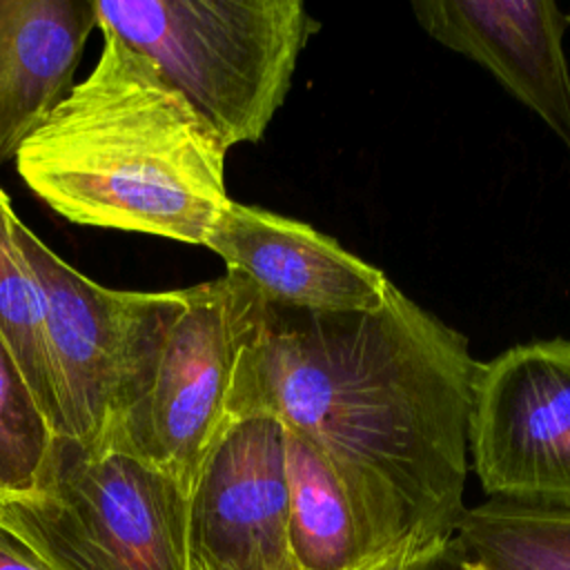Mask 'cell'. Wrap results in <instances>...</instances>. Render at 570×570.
<instances>
[{
  "label": "cell",
  "mask_w": 570,
  "mask_h": 570,
  "mask_svg": "<svg viewBox=\"0 0 570 570\" xmlns=\"http://www.w3.org/2000/svg\"><path fill=\"white\" fill-rule=\"evenodd\" d=\"M476 363L459 330L396 285L374 312L289 309L256 289L225 419H278L347 485L436 543L465 510Z\"/></svg>",
  "instance_id": "6da1fadb"
},
{
  "label": "cell",
  "mask_w": 570,
  "mask_h": 570,
  "mask_svg": "<svg viewBox=\"0 0 570 570\" xmlns=\"http://www.w3.org/2000/svg\"><path fill=\"white\" fill-rule=\"evenodd\" d=\"M89 76L22 142L16 171L76 225L203 245L223 209L227 147L114 29Z\"/></svg>",
  "instance_id": "7a4b0ae2"
},
{
  "label": "cell",
  "mask_w": 570,
  "mask_h": 570,
  "mask_svg": "<svg viewBox=\"0 0 570 570\" xmlns=\"http://www.w3.org/2000/svg\"><path fill=\"white\" fill-rule=\"evenodd\" d=\"M254 296L256 287L232 269L180 289L127 292L118 387L100 450L136 456L189 494L225 421Z\"/></svg>",
  "instance_id": "3957f363"
},
{
  "label": "cell",
  "mask_w": 570,
  "mask_h": 570,
  "mask_svg": "<svg viewBox=\"0 0 570 570\" xmlns=\"http://www.w3.org/2000/svg\"><path fill=\"white\" fill-rule=\"evenodd\" d=\"M98 24L147 56L225 147L263 140L307 40L301 0H96Z\"/></svg>",
  "instance_id": "277c9868"
},
{
  "label": "cell",
  "mask_w": 570,
  "mask_h": 570,
  "mask_svg": "<svg viewBox=\"0 0 570 570\" xmlns=\"http://www.w3.org/2000/svg\"><path fill=\"white\" fill-rule=\"evenodd\" d=\"M0 532L45 570H187V490L125 452L58 441L31 494H0Z\"/></svg>",
  "instance_id": "5b68a950"
},
{
  "label": "cell",
  "mask_w": 570,
  "mask_h": 570,
  "mask_svg": "<svg viewBox=\"0 0 570 570\" xmlns=\"http://www.w3.org/2000/svg\"><path fill=\"white\" fill-rule=\"evenodd\" d=\"M465 439L490 499L570 510V341L521 343L479 361Z\"/></svg>",
  "instance_id": "8992f818"
},
{
  "label": "cell",
  "mask_w": 570,
  "mask_h": 570,
  "mask_svg": "<svg viewBox=\"0 0 570 570\" xmlns=\"http://www.w3.org/2000/svg\"><path fill=\"white\" fill-rule=\"evenodd\" d=\"M187 570H298L278 419L223 421L187 494Z\"/></svg>",
  "instance_id": "52a82bcc"
},
{
  "label": "cell",
  "mask_w": 570,
  "mask_h": 570,
  "mask_svg": "<svg viewBox=\"0 0 570 570\" xmlns=\"http://www.w3.org/2000/svg\"><path fill=\"white\" fill-rule=\"evenodd\" d=\"M16 236L45 301L47 343L65 421L62 441L80 450H100L118 387L127 289L87 278L22 220Z\"/></svg>",
  "instance_id": "ba28073f"
},
{
  "label": "cell",
  "mask_w": 570,
  "mask_h": 570,
  "mask_svg": "<svg viewBox=\"0 0 570 570\" xmlns=\"http://www.w3.org/2000/svg\"><path fill=\"white\" fill-rule=\"evenodd\" d=\"M205 247L265 303L305 312H374L394 283L336 238L265 207L229 200Z\"/></svg>",
  "instance_id": "9c48e42d"
},
{
  "label": "cell",
  "mask_w": 570,
  "mask_h": 570,
  "mask_svg": "<svg viewBox=\"0 0 570 570\" xmlns=\"http://www.w3.org/2000/svg\"><path fill=\"white\" fill-rule=\"evenodd\" d=\"M416 22L448 49L483 65L570 151V18L550 0H423Z\"/></svg>",
  "instance_id": "30bf717a"
},
{
  "label": "cell",
  "mask_w": 570,
  "mask_h": 570,
  "mask_svg": "<svg viewBox=\"0 0 570 570\" xmlns=\"http://www.w3.org/2000/svg\"><path fill=\"white\" fill-rule=\"evenodd\" d=\"M285 445L289 548L298 570H358L401 548L432 546L407 517L347 485L307 439L285 430Z\"/></svg>",
  "instance_id": "8fae6325"
},
{
  "label": "cell",
  "mask_w": 570,
  "mask_h": 570,
  "mask_svg": "<svg viewBox=\"0 0 570 570\" xmlns=\"http://www.w3.org/2000/svg\"><path fill=\"white\" fill-rule=\"evenodd\" d=\"M96 0H0V167L67 98Z\"/></svg>",
  "instance_id": "7c38bea8"
},
{
  "label": "cell",
  "mask_w": 570,
  "mask_h": 570,
  "mask_svg": "<svg viewBox=\"0 0 570 570\" xmlns=\"http://www.w3.org/2000/svg\"><path fill=\"white\" fill-rule=\"evenodd\" d=\"M452 543L481 570H570V510L488 499L463 510Z\"/></svg>",
  "instance_id": "4fadbf2b"
},
{
  "label": "cell",
  "mask_w": 570,
  "mask_h": 570,
  "mask_svg": "<svg viewBox=\"0 0 570 570\" xmlns=\"http://www.w3.org/2000/svg\"><path fill=\"white\" fill-rule=\"evenodd\" d=\"M16 216L0 187V338L20 365L58 441L65 436L60 390L45 325V301L38 278L18 243Z\"/></svg>",
  "instance_id": "5bb4252c"
},
{
  "label": "cell",
  "mask_w": 570,
  "mask_h": 570,
  "mask_svg": "<svg viewBox=\"0 0 570 570\" xmlns=\"http://www.w3.org/2000/svg\"><path fill=\"white\" fill-rule=\"evenodd\" d=\"M58 445V434L40 407L13 354L0 338V490L31 494Z\"/></svg>",
  "instance_id": "9a60e30c"
},
{
  "label": "cell",
  "mask_w": 570,
  "mask_h": 570,
  "mask_svg": "<svg viewBox=\"0 0 570 570\" xmlns=\"http://www.w3.org/2000/svg\"><path fill=\"white\" fill-rule=\"evenodd\" d=\"M407 570H468V566L450 537L416 552Z\"/></svg>",
  "instance_id": "2e32d148"
},
{
  "label": "cell",
  "mask_w": 570,
  "mask_h": 570,
  "mask_svg": "<svg viewBox=\"0 0 570 570\" xmlns=\"http://www.w3.org/2000/svg\"><path fill=\"white\" fill-rule=\"evenodd\" d=\"M0 570H45V568L0 532Z\"/></svg>",
  "instance_id": "e0dca14e"
},
{
  "label": "cell",
  "mask_w": 570,
  "mask_h": 570,
  "mask_svg": "<svg viewBox=\"0 0 570 570\" xmlns=\"http://www.w3.org/2000/svg\"><path fill=\"white\" fill-rule=\"evenodd\" d=\"M423 548L428 546H407V548H401L396 552H392L390 557L385 559H379L365 568H358V570H407L412 559L416 557V552H421Z\"/></svg>",
  "instance_id": "ac0fdd59"
},
{
  "label": "cell",
  "mask_w": 570,
  "mask_h": 570,
  "mask_svg": "<svg viewBox=\"0 0 570 570\" xmlns=\"http://www.w3.org/2000/svg\"><path fill=\"white\" fill-rule=\"evenodd\" d=\"M465 561V559H463ZM468 566V570H481V568H476V566H470V563H465Z\"/></svg>",
  "instance_id": "d6986e66"
},
{
  "label": "cell",
  "mask_w": 570,
  "mask_h": 570,
  "mask_svg": "<svg viewBox=\"0 0 570 570\" xmlns=\"http://www.w3.org/2000/svg\"><path fill=\"white\" fill-rule=\"evenodd\" d=\"M0 494H2V490H0Z\"/></svg>",
  "instance_id": "ffe728a7"
}]
</instances>
